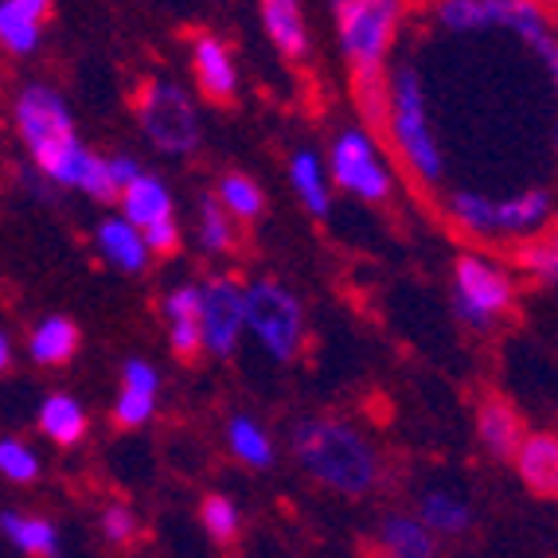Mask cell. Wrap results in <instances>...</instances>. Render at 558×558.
Returning <instances> with one entry per match:
<instances>
[{
  "mask_svg": "<svg viewBox=\"0 0 558 558\" xmlns=\"http://www.w3.org/2000/svg\"><path fill=\"white\" fill-rule=\"evenodd\" d=\"M12 121H16L24 149L32 153V160H36L39 172L51 184L78 187V192H86L98 204H113L118 199V187L110 184L106 160L78 141L71 110H66V102L51 86H24L16 94V102H12Z\"/></svg>",
  "mask_w": 558,
  "mask_h": 558,
  "instance_id": "6da1fadb",
  "label": "cell"
},
{
  "mask_svg": "<svg viewBox=\"0 0 558 558\" xmlns=\"http://www.w3.org/2000/svg\"><path fill=\"white\" fill-rule=\"evenodd\" d=\"M293 457L313 481H320L340 496H367L379 481V453L352 422H298L293 426Z\"/></svg>",
  "mask_w": 558,
  "mask_h": 558,
  "instance_id": "7a4b0ae2",
  "label": "cell"
},
{
  "mask_svg": "<svg viewBox=\"0 0 558 558\" xmlns=\"http://www.w3.org/2000/svg\"><path fill=\"white\" fill-rule=\"evenodd\" d=\"M383 133L391 137L407 172L422 187H438L446 180V157L426 110V86L414 66H399L395 75H387V130Z\"/></svg>",
  "mask_w": 558,
  "mask_h": 558,
  "instance_id": "3957f363",
  "label": "cell"
},
{
  "mask_svg": "<svg viewBox=\"0 0 558 558\" xmlns=\"http://www.w3.org/2000/svg\"><path fill=\"white\" fill-rule=\"evenodd\" d=\"M242 305H246V328L258 336V344L274 360H298L301 344H305V308H301L298 293H289L274 278H258L242 286Z\"/></svg>",
  "mask_w": 558,
  "mask_h": 558,
  "instance_id": "277c9868",
  "label": "cell"
},
{
  "mask_svg": "<svg viewBox=\"0 0 558 558\" xmlns=\"http://www.w3.org/2000/svg\"><path fill=\"white\" fill-rule=\"evenodd\" d=\"M133 113L141 121V133L168 157H187L199 145V113L196 102L180 90L177 83L145 78L141 90L133 94Z\"/></svg>",
  "mask_w": 558,
  "mask_h": 558,
  "instance_id": "5b68a950",
  "label": "cell"
},
{
  "mask_svg": "<svg viewBox=\"0 0 558 558\" xmlns=\"http://www.w3.org/2000/svg\"><path fill=\"white\" fill-rule=\"evenodd\" d=\"M332 12L348 66H383L399 36L402 0H344Z\"/></svg>",
  "mask_w": 558,
  "mask_h": 558,
  "instance_id": "8992f818",
  "label": "cell"
},
{
  "mask_svg": "<svg viewBox=\"0 0 558 558\" xmlns=\"http://www.w3.org/2000/svg\"><path fill=\"white\" fill-rule=\"evenodd\" d=\"M328 177L336 187H344L348 196L363 199V204H387L395 196V177L387 160L379 157V141L360 125H352L332 141Z\"/></svg>",
  "mask_w": 558,
  "mask_h": 558,
  "instance_id": "52a82bcc",
  "label": "cell"
},
{
  "mask_svg": "<svg viewBox=\"0 0 558 558\" xmlns=\"http://www.w3.org/2000/svg\"><path fill=\"white\" fill-rule=\"evenodd\" d=\"M453 301L465 325L488 328L515 305V281L484 254H461L453 266Z\"/></svg>",
  "mask_w": 558,
  "mask_h": 558,
  "instance_id": "ba28073f",
  "label": "cell"
},
{
  "mask_svg": "<svg viewBox=\"0 0 558 558\" xmlns=\"http://www.w3.org/2000/svg\"><path fill=\"white\" fill-rule=\"evenodd\" d=\"M246 332V305L242 286L227 274L199 286V344L215 360H231L239 352V340Z\"/></svg>",
  "mask_w": 558,
  "mask_h": 558,
  "instance_id": "9c48e42d",
  "label": "cell"
},
{
  "mask_svg": "<svg viewBox=\"0 0 558 558\" xmlns=\"http://www.w3.org/2000/svg\"><path fill=\"white\" fill-rule=\"evenodd\" d=\"M192 75L207 102L231 106L239 94V66H234L231 47L211 32H196L192 36Z\"/></svg>",
  "mask_w": 558,
  "mask_h": 558,
  "instance_id": "30bf717a",
  "label": "cell"
},
{
  "mask_svg": "<svg viewBox=\"0 0 558 558\" xmlns=\"http://www.w3.org/2000/svg\"><path fill=\"white\" fill-rule=\"evenodd\" d=\"M157 367L149 360H125V367H121V391L118 402H113V422L121 429H141L153 418V410H157Z\"/></svg>",
  "mask_w": 558,
  "mask_h": 558,
  "instance_id": "8fae6325",
  "label": "cell"
},
{
  "mask_svg": "<svg viewBox=\"0 0 558 558\" xmlns=\"http://www.w3.org/2000/svg\"><path fill=\"white\" fill-rule=\"evenodd\" d=\"M550 219H555V199L547 187H527L512 199H496V239H531L550 231Z\"/></svg>",
  "mask_w": 558,
  "mask_h": 558,
  "instance_id": "7c38bea8",
  "label": "cell"
},
{
  "mask_svg": "<svg viewBox=\"0 0 558 558\" xmlns=\"http://www.w3.org/2000/svg\"><path fill=\"white\" fill-rule=\"evenodd\" d=\"M51 16V0H0V51L32 56Z\"/></svg>",
  "mask_w": 558,
  "mask_h": 558,
  "instance_id": "4fadbf2b",
  "label": "cell"
},
{
  "mask_svg": "<svg viewBox=\"0 0 558 558\" xmlns=\"http://www.w3.org/2000/svg\"><path fill=\"white\" fill-rule=\"evenodd\" d=\"M515 469H520L523 484L531 493L543 496V500H555L558 496V441L550 429L539 434H523L520 449H515Z\"/></svg>",
  "mask_w": 558,
  "mask_h": 558,
  "instance_id": "5bb4252c",
  "label": "cell"
},
{
  "mask_svg": "<svg viewBox=\"0 0 558 558\" xmlns=\"http://www.w3.org/2000/svg\"><path fill=\"white\" fill-rule=\"evenodd\" d=\"M160 313L168 320V340L180 360H196L204 352L199 344V286H177L160 301Z\"/></svg>",
  "mask_w": 558,
  "mask_h": 558,
  "instance_id": "9a60e30c",
  "label": "cell"
},
{
  "mask_svg": "<svg viewBox=\"0 0 558 558\" xmlns=\"http://www.w3.org/2000/svg\"><path fill=\"white\" fill-rule=\"evenodd\" d=\"M476 434H481L484 449L493 457H500V461H508V457H515V449H520L523 441V422L520 414H515V407L508 399H500V395H488V399L476 407Z\"/></svg>",
  "mask_w": 558,
  "mask_h": 558,
  "instance_id": "2e32d148",
  "label": "cell"
},
{
  "mask_svg": "<svg viewBox=\"0 0 558 558\" xmlns=\"http://www.w3.org/2000/svg\"><path fill=\"white\" fill-rule=\"evenodd\" d=\"M262 28L286 59L301 63L308 56V24L301 0H262Z\"/></svg>",
  "mask_w": 558,
  "mask_h": 558,
  "instance_id": "e0dca14e",
  "label": "cell"
},
{
  "mask_svg": "<svg viewBox=\"0 0 558 558\" xmlns=\"http://www.w3.org/2000/svg\"><path fill=\"white\" fill-rule=\"evenodd\" d=\"M118 204H121V219L130 227H149L165 215H172V192L160 177H149V172H141L130 187H121L118 192Z\"/></svg>",
  "mask_w": 558,
  "mask_h": 558,
  "instance_id": "ac0fdd59",
  "label": "cell"
},
{
  "mask_svg": "<svg viewBox=\"0 0 558 558\" xmlns=\"http://www.w3.org/2000/svg\"><path fill=\"white\" fill-rule=\"evenodd\" d=\"M515 0H441L438 4V24L449 32H488V28H508Z\"/></svg>",
  "mask_w": 558,
  "mask_h": 558,
  "instance_id": "d6986e66",
  "label": "cell"
},
{
  "mask_svg": "<svg viewBox=\"0 0 558 558\" xmlns=\"http://www.w3.org/2000/svg\"><path fill=\"white\" fill-rule=\"evenodd\" d=\"M94 242H98V254L125 274H145V266L153 258L145 251V242H141V231L125 223V219H102L98 231H94Z\"/></svg>",
  "mask_w": 558,
  "mask_h": 558,
  "instance_id": "ffe728a7",
  "label": "cell"
},
{
  "mask_svg": "<svg viewBox=\"0 0 558 558\" xmlns=\"http://www.w3.org/2000/svg\"><path fill=\"white\" fill-rule=\"evenodd\" d=\"M289 184H293V192H298V199L305 204V211L313 219H325L332 211V192H328L332 184H328L325 165H320V157L313 149L293 153V160H289Z\"/></svg>",
  "mask_w": 558,
  "mask_h": 558,
  "instance_id": "44dd1931",
  "label": "cell"
},
{
  "mask_svg": "<svg viewBox=\"0 0 558 558\" xmlns=\"http://www.w3.org/2000/svg\"><path fill=\"white\" fill-rule=\"evenodd\" d=\"M78 344H83V332L71 317H47L32 328L28 336V355L44 367H59V363L75 360Z\"/></svg>",
  "mask_w": 558,
  "mask_h": 558,
  "instance_id": "7402d4cb",
  "label": "cell"
},
{
  "mask_svg": "<svg viewBox=\"0 0 558 558\" xmlns=\"http://www.w3.org/2000/svg\"><path fill=\"white\" fill-rule=\"evenodd\" d=\"M379 539L387 547V555L395 558H434L438 555V535L429 527H422V520L414 515H387L379 523Z\"/></svg>",
  "mask_w": 558,
  "mask_h": 558,
  "instance_id": "603a6c76",
  "label": "cell"
},
{
  "mask_svg": "<svg viewBox=\"0 0 558 558\" xmlns=\"http://www.w3.org/2000/svg\"><path fill=\"white\" fill-rule=\"evenodd\" d=\"M352 102L367 121V133L383 137L387 130V71L383 66H352Z\"/></svg>",
  "mask_w": 558,
  "mask_h": 558,
  "instance_id": "cb8c5ba5",
  "label": "cell"
},
{
  "mask_svg": "<svg viewBox=\"0 0 558 558\" xmlns=\"http://www.w3.org/2000/svg\"><path fill=\"white\" fill-rule=\"evenodd\" d=\"M39 429L56 446H78L86 438V410L75 395H47L39 407Z\"/></svg>",
  "mask_w": 558,
  "mask_h": 558,
  "instance_id": "d4e9b609",
  "label": "cell"
},
{
  "mask_svg": "<svg viewBox=\"0 0 558 558\" xmlns=\"http://www.w3.org/2000/svg\"><path fill=\"white\" fill-rule=\"evenodd\" d=\"M215 199L231 219H242V223H258L266 215V192L242 172H223L219 184H215Z\"/></svg>",
  "mask_w": 558,
  "mask_h": 558,
  "instance_id": "484cf974",
  "label": "cell"
},
{
  "mask_svg": "<svg viewBox=\"0 0 558 558\" xmlns=\"http://www.w3.org/2000/svg\"><path fill=\"white\" fill-rule=\"evenodd\" d=\"M0 531L16 543L28 558H56L59 550V535L56 523L39 520V515H20V512H4L0 515Z\"/></svg>",
  "mask_w": 558,
  "mask_h": 558,
  "instance_id": "4316f807",
  "label": "cell"
},
{
  "mask_svg": "<svg viewBox=\"0 0 558 558\" xmlns=\"http://www.w3.org/2000/svg\"><path fill=\"white\" fill-rule=\"evenodd\" d=\"M449 223L461 227L469 239H496V199L484 192H453Z\"/></svg>",
  "mask_w": 558,
  "mask_h": 558,
  "instance_id": "83f0119b",
  "label": "cell"
},
{
  "mask_svg": "<svg viewBox=\"0 0 558 558\" xmlns=\"http://www.w3.org/2000/svg\"><path fill=\"white\" fill-rule=\"evenodd\" d=\"M227 446H231V453L239 457L242 465H251V469H270L274 465V441L254 418L234 414V418L227 422Z\"/></svg>",
  "mask_w": 558,
  "mask_h": 558,
  "instance_id": "f1b7e54d",
  "label": "cell"
},
{
  "mask_svg": "<svg viewBox=\"0 0 558 558\" xmlns=\"http://www.w3.org/2000/svg\"><path fill=\"white\" fill-rule=\"evenodd\" d=\"M422 527H429L434 535H461L473 523V508L453 493H426L422 496Z\"/></svg>",
  "mask_w": 558,
  "mask_h": 558,
  "instance_id": "f546056e",
  "label": "cell"
},
{
  "mask_svg": "<svg viewBox=\"0 0 558 558\" xmlns=\"http://www.w3.org/2000/svg\"><path fill=\"white\" fill-rule=\"evenodd\" d=\"M515 266L527 270L531 278H539L543 286H555V278H558L555 231H539V234H531V239H520V246H515Z\"/></svg>",
  "mask_w": 558,
  "mask_h": 558,
  "instance_id": "4dcf8cb0",
  "label": "cell"
},
{
  "mask_svg": "<svg viewBox=\"0 0 558 558\" xmlns=\"http://www.w3.org/2000/svg\"><path fill=\"white\" fill-rule=\"evenodd\" d=\"M199 242H204L207 254H231L239 246V231H234V219L219 207L215 196L199 199Z\"/></svg>",
  "mask_w": 558,
  "mask_h": 558,
  "instance_id": "1f68e13d",
  "label": "cell"
},
{
  "mask_svg": "<svg viewBox=\"0 0 558 558\" xmlns=\"http://www.w3.org/2000/svg\"><path fill=\"white\" fill-rule=\"evenodd\" d=\"M199 523L207 527L215 543H234L239 539V508L227 500L223 493H207L204 504H199Z\"/></svg>",
  "mask_w": 558,
  "mask_h": 558,
  "instance_id": "d6a6232c",
  "label": "cell"
},
{
  "mask_svg": "<svg viewBox=\"0 0 558 558\" xmlns=\"http://www.w3.org/2000/svg\"><path fill=\"white\" fill-rule=\"evenodd\" d=\"M0 476H9L12 484H32L39 476V457L24 441L4 438L0 441Z\"/></svg>",
  "mask_w": 558,
  "mask_h": 558,
  "instance_id": "836d02e7",
  "label": "cell"
},
{
  "mask_svg": "<svg viewBox=\"0 0 558 558\" xmlns=\"http://www.w3.org/2000/svg\"><path fill=\"white\" fill-rule=\"evenodd\" d=\"M141 242H145V251L149 254H160V258H172L180 251V223L177 215H165L157 223L141 227Z\"/></svg>",
  "mask_w": 558,
  "mask_h": 558,
  "instance_id": "e575fe53",
  "label": "cell"
},
{
  "mask_svg": "<svg viewBox=\"0 0 558 558\" xmlns=\"http://www.w3.org/2000/svg\"><path fill=\"white\" fill-rule=\"evenodd\" d=\"M102 535L110 543H130L137 535V515L125 508V504H110L102 512Z\"/></svg>",
  "mask_w": 558,
  "mask_h": 558,
  "instance_id": "d590c367",
  "label": "cell"
},
{
  "mask_svg": "<svg viewBox=\"0 0 558 558\" xmlns=\"http://www.w3.org/2000/svg\"><path fill=\"white\" fill-rule=\"evenodd\" d=\"M106 172H110V184L121 192L141 177V165L133 157H106Z\"/></svg>",
  "mask_w": 558,
  "mask_h": 558,
  "instance_id": "8d00e7d4",
  "label": "cell"
},
{
  "mask_svg": "<svg viewBox=\"0 0 558 558\" xmlns=\"http://www.w3.org/2000/svg\"><path fill=\"white\" fill-rule=\"evenodd\" d=\"M9 367H12V340L0 332V375L9 372Z\"/></svg>",
  "mask_w": 558,
  "mask_h": 558,
  "instance_id": "74e56055",
  "label": "cell"
},
{
  "mask_svg": "<svg viewBox=\"0 0 558 558\" xmlns=\"http://www.w3.org/2000/svg\"><path fill=\"white\" fill-rule=\"evenodd\" d=\"M535 4H539L543 12H550V9H555V0H535Z\"/></svg>",
  "mask_w": 558,
  "mask_h": 558,
  "instance_id": "f35d334b",
  "label": "cell"
},
{
  "mask_svg": "<svg viewBox=\"0 0 558 558\" xmlns=\"http://www.w3.org/2000/svg\"><path fill=\"white\" fill-rule=\"evenodd\" d=\"M367 558H395V555H387V550H367Z\"/></svg>",
  "mask_w": 558,
  "mask_h": 558,
  "instance_id": "ab89813d",
  "label": "cell"
}]
</instances>
